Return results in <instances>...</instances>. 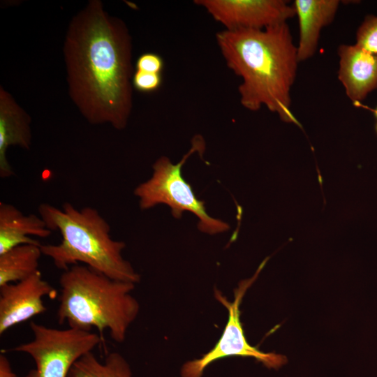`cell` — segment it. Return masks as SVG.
<instances>
[{
  "mask_svg": "<svg viewBox=\"0 0 377 377\" xmlns=\"http://www.w3.org/2000/svg\"><path fill=\"white\" fill-rule=\"evenodd\" d=\"M68 93L92 124L126 128L133 108L131 36L100 0L71 19L64 43Z\"/></svg>",
  "mask_w": 377,
  "mask_h": 377,
  "instance_id": "6da1fadb",
  "label": "cell"
},
{
  "mask_svg": "<svg viewBox=\"0 0 377 377\" xmlns=\"http://www.w3.org/2000/svg\"><path fill=\"white\" fill-rule=\"evenodd\" d=\"M216 39L227 66L242 80L241 104L251 111L264 105L283 121L300 125L290 98L300 61L287 22L263 29H224Z\"/></svg>",
  "mask_w": 377,
  "mask_h": 377,
  "instance_id": "7a4b0ae2",
  "label": "cell"
},
{
  "mask_svg": "<svg viewBox=\"0 0 377 377\" xmlns=\"http://www.w3.org/2000/svg\"><path fill=\"white\" fill-rule=\"evenodd\" d=\"M38 213L50 230L61 235L58 244L40 245L43 255L58 269L66 270L82 263L113 279L135 284L140 281L138 273L123 258L126 244L112 238L109 223L97 209H77L69 202L61 208L42 203Z\"/></svg>",
  "mask_w": 377,
  "mask_h": 377,
  "instance_id": "3957f363",
  "label": "cell"
},
{
  "mask_svg": "<svg viewBox=\"0 0 377 377\" xmlns=\"http://www.w3.org/2000/svg\"><path fill=\"white\" fill-rule=\"evenodd\" d=\"M59 284V324L66 322L70 327L85 331L96 328L102 339L108 330L113 341H124L140 311L138 301L131 294L135 283L113 279L77 264L64 270Z\"/></svg>",
  "mask_w": 377,
  "mask_h": 377,
  "instance_id": "277c9868",
  "label": "cell"
},
{
  "mask_svg": "<svg viewBox=\"0 0 377 377\" xmlns=\"http://www.w3.org/2000/svg\"><path fill=\"white\" fill-rule=\"evenodd\" d=\"M205 149L203 138L196 135L193 138L191 149L178 163L173 164L166 156L156 160L151 178L135 189L134 194L140 199V208L145 210L160 204L167 205L177 219L184 212L194 214L198 218V228L202 232L215 235L227 231L229 225L207 213L205 202L195 196L182 175V168L188 158L196 151L202 154Z\"/></svg>",
  "mask_w": 377,
  "mask_h": 377,
  "instance_id": "5b68a950",
  "label": "cell"
},
{
  "mask_svg": "<svg viewBox=\"0 0 377 377\" xmlns=\"http://www.w3.org/2000/svg\"><path fill=\"white\" fill-rule=\"evenodd\" d=\"M33 339L13 350L29 355L35 368L25 377H68L75 362L103 340L98 334L68 327L58 329L31 321Z\"/></svg>",
  "mask_w": 377,
  "mask_h": 377,
  "instance_id": "8992f818",
  "label": "cell"
},
{
  "mask_svg": "<svg viewBox=\"0 0 377 377\" xmlns=\"http://www.w3.org/2000/svg\"><path fill=\"white\" fill-rule=\"evenodd\" d=\"M267 259L258 268L254 275L242 280L234 291V300L230 302L219 290H214L215 298L228 311V320L223 332L215 346L200 358L188 361L181 369L182 377H202L205 369L220 359L232 356L253 357L269 369H278L285 364L284 355L275 353H264L251 346L246 341L240 321L239 306L247 290L255 282Z\"/></svg>",
  "mask_w": 377,
  "mask_h": 377,
  "instance_id": "52a82bcc",
  "label": "cell"
},
{
  "mask_svg": "<svg viewBox=\"0 0 377 377\" xmlns=\"http://www.w3.org/2000/svg\"><path fill=\"white\" fill-rule=\"evenodd\" d=\"M227 30L263 29L295 15L283 0H195Z\"/></svg>",
  "mask_w": 377,
  "mask_h": 377,
  "instance_id": "ba28073f",
  "label": "cell"
},
{
  "mask_svg": "<svg viewBox=\"0 0 377 377\" xmlns=\"http://www.w3.org/2000/svg\"><path fill=\"white\" fill-rule=\"evenodd\" d=\"M56 293L39 270L22 281L0 286V335L43 313L47 308L43 298L54 297Z\"/></svg>",
  "mask_w": 377,
  "mask_h": 377,
  "instance_id": "9c48e42d",
  "label": "cell"
},
{
  "mask_svg": "<svg viewBox=\"0 0 377 377\" xmlns=\"http://www.w3.org/2000/svg\"><path fill=\"white\" fill-rule=\"evenodd\" d=\"M338 78L354 103L364 100L377 88V57L355 45L338 48Z\"/></svg>",
  "mask_w": 377,
  "mask_h": 377,
  "instance_id": "30bf717a",
  "label": "cell"
},
{
  "mask_svg": "<svg viewBox=\"0 0 377 377\" xmlns=\"http://www.w3.org/2000/svg\"><path fill=\"white\" fill-rule=\"evenodd\" d=\"M31 119L29 114L15 101L11 94L0 87V177L14 175L7 159L10 146L29 149L31 145Z\"/></svg>",
  "mask_w": 377,
  "mask_h": 377,
  "instance_id": "8fae6325",
  "label": "cell"
},
{
  "mask_svg": "<svg viewBox=\"0 0 377 377\" xmlns=\"http://www.w3.org/2000/svg\"><path fill=\"white\" fill-rule=\"evenodd\" d=\"M339 0H295L293 8L299 22V61L311 58L316 53L321 29L334 20Z\"/></svg>",
  "mask_w": 377,
  "mask_h": 377,
  "instance_id": "7c38bea8",
  "label": "cell"
},
{
  "mask_svg": "<svg viewBox=\"0 0 377 377\" xmlns=\"http://www.w3.org/2000/svg\"><path fill=\"white\" fill-rule=\"evenodd\" d=\"M52 232L40 216L24 214L11 204L0 202V254L22 244H40L30 236L46 238Z\"/></svg>",
  "mask_w": 377,
  "mask_h": 377,
  "instance_id": "4fadbf2b",
  "label": "cell"
},
{
  "mask_svg": "<svg viewBox=\"0 0 377 377\" xmlns=\"http://www.w3.org/2000/svg\"><path fill=\"white\" fill-rule=\"evenodd\" d=\"M40 244H22L0 254V286L22 281L38 271Z\"/></svg>",
  "mask_w": 377,
  "mask_h": 377,
  "instance_id": "5bb4252c",
  "label": "cell"
},
{
  "mask_svg": "<svg viewBox=\"0 0 377 377\" xmlns=\"http://www.w3.org/2000/svg\"><path fill=\"white\" fill-rule=\"evenodd\" d=\"M68 377H133L131 367L122 355L109 353L101 362L92 351L77 360Z\"/></svg>",
  "mask_w": 377,
  "mask_h": 377,
  "instance_id": "9a60e30c",
  "label": "cell"
},
{
  "mask_svg": "<svg viewBox=\"0 0 377 377\" xmlns=\"http://www.w3.org/2000/svg\"><path fill=\"white\" fill-rule=\"evenodd\" d=\"M355 45L377 57V16L365 17L357 31Z\"/></svg>",
  "mask_w": 377,
  "mask_h": 377,
  "instance_id": "2e32d148",
  "label": "cell"
},
{
  "mask_svg": "<svg viewBox=\"0 0 377 377\" xmlns=\"http://www.w3.org/2000/svg\"><path fill=\"white\" fill-rule=\"evenodd\" d=\"M162 82L161 74L151 73L140 71L133 73V87L139 91L149 93L159 88Z\"/></svg>",
  "mask_w": 377,
  "mask_h": 377,
  "instance_id": "e0dca14e",
  "label": "cell"
},
{
  "mask_svg": "<svg viewBox=\"0 0 377 377\" xmlns=\"http://www.w3.org/2000/svg\"><path fill=\"white\" fill-rule=\"evenodd\" d=\"M163 67L162 58L156 53L146 52L141 54L136 61V71L161 74Z\"/></svg>",
  "mask_w": 377,
  "mask_h": 377,
  "instance_id": "ac0fdd59",
  "label": "cell"
},
{
  "mask_svg": "<svg viewBox=\"0 0 377 377\" xmlns=\"http://www.w3.org/2000/svg\"><path fill=\"white\" fill-rule=\"evenodd\" d=\"M0 377H19L13 371L10 361L4 354L0 355Z\"/></svg>",
  "mask_w": 377,
  "mask_h": 377,
  "instance_id": "d6986e66",
  "label": "cell"
},
{
  "mask_svg": "<svg viewBox=\"0 0 377 377\" xmlns=\"http://www.w3.org/2000/svg\"><path fill=\"white\" fill-rule=\"evenodd\" d=\"M374 113L375 117L377 118V107L374 110Z\"/></svg>",
  "mask_w": 377,
  "mask_h": 377,
  "instance_id": "ffe728a7",
  "label": "cell"
},
{
  "mask_svg": "<svg viewBox=\"0 0 377 377\" xmlns=\"http://www.w3.org/2000/svg\"><path fill=\"white\" fill-rule=\"evenodd\" d=\"M376 133H377V123H376Z\"/></svg>",
  "mask_w": 377,
  "mask_h": 377,
  "instance_id": "44dd1931",
  "label": "cell"
}]
</instances>
